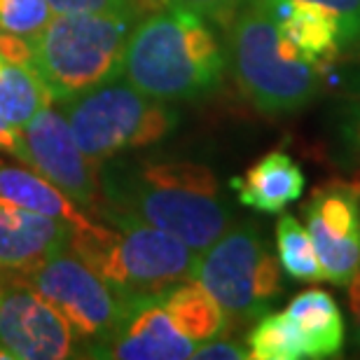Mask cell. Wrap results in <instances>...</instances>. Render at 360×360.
I'll return each instance as SVG.
<instances>
[{
    "label": "cell",
    "mask_w": 360,
    "mask_h": 360,
    "mask_svg": "<svg viewBox=\"0 0 360 360\" xmlns=\"http://www.w3.org/2000/svg\"><path fill=\"white\" fill-rule=\"evenodd\" d=\"M192 281L236 321H257L283 295V271L262 229L250 220L232 222L197 253Z\"/></svg>",
    "instance_id": "cell-7"
},
{
    "label": "cell",
    "mask_w": 360,
    "mask_h": 360,
    "mask_svg": "<svg viewBox=\"0 0 360 360\" xmlns=\"http://www.w3.org/2000/svg\"><path fill=\"white\" fill-rule=\"evenodd\" d=\"M283 40L300 59L309 61L323 73L335 66L349 49L347 26L340 14L307 0H260Z\"/></svg>",
    "instance_id": "cell-14"
},
{
    "label": "cell",
    "mask_w": 360,
    "mask_h": 360,
    "mask_svg": "<svg viewBox=\"0 0 360 360\" xmlns=\"http://www.w3.org/2000/svg\"><path fill=\"white\" fill-rule=\"evenodd\" d=\"M101 211L164 229L194 253L206 250L234 222V208L215 171L183 157H150L101 169L96 215Z\"/></svg>",
    "instance_id": "cell-1"
},
{
    "label": "cell",
    "mask_w": 360,
    "mask_h": 360,
    "mask_svg": "<svg viewBox=\"0 0 360 360\" xmlns=\"http://www.w3.org/2000/svg\"><path fill=\"white\" fill-rule=\"evenodd\" d=\"M250 360H309L304 335L288 311H267L246 337Z\"/></svg>",
    "instance_id": "cell-21"
},
{
    "label": "cell",
    "mask_w": 360,
    "mask_h": 360,
    "mask_svg": "<svg viewBox=\"0 0 360 360\" xmlns=\"http://www.w3.org/2000/svg\"><path fill=\"white\" fill-rule=\"evenodd\" d=\"M227 49L213 24L185 7L162 5L136 21L120 77L153 98L197 101L220 89Z\"/></svg>",
    "instance_id": "cell-2"
},
{
    "label": "cell",
    "mask_w": 360,
    "mask_h": 360,
    "mask_svg": "<svg viewBox=\"0 0 360 360\" xmlns=\"http://www.w3.org/2000/svg\"><path fill=\"white\" fill-rule=\"evenodd\" d=\"M227 70L250 105L269 117L304 110L326 87V73L292 52L260 0H243L229 21Z\"/></svg>",
    "instance_id": "cell-4"
},
{
    "label": "cell",
    "mask_w": 360,
    "mask_h": 360,
    "mask_svg": "<svg viewBox=\"0 0 360 360\" xmlns=\"http://www.w3.org/2000/svg\"><path fill=\"white\" fill-rule=\"evenodd\" d=\"M17 283L28 285L49 307H54L75 333L80 347L84 344L89 351L103 347L124 316L127 300L70 248L17 278Z\"/></svg>",
    "instance_id": "cell-8"
},
{
    "label": "cell",
    "mask_w": 360,
    "mask_h": 360,
    "mask_svg": "<svg viewBox=\"0 0 360 360\" xmlns=\"http://www.w3.org/2000/svg\"><path fill=\"white\" fill-rule=\"evenodd\" d=\"M21 131L28 150L26 167L45 176L84 213L96 215L103 167L77 146L63 112L54 103L42 108Z\"/></svg>",
    "instance_id": "cell-10"
},
{
    "label": "cell",
    "mask_w": 360,
    "mask_h": 360,
    "mask_svg": "<svg viewBox=\"0 0 360 360\" xmlns=\"http://www.w3.org/2000/svg\"><path fill=\"white\" fill-rule=\"evenodd\" d=\"M162 302L171 314V319L176 321V326L197 344V349L208 340L225 335L227 319L218 302L213 300V295L204 290L197 281L187 278L180 283L162 290Z\"/></svg>",
    "instance_id": "cell-18"
},
{
    "label": "cell",
    "mask_w": 360,
    "mask_h": 360,
    "mask_svg": "<svg viewBox=\"0 0 360 360\" xmlns=\"http://www.w3.org/2000/svg\"><path fill=\"white\" fill-rule=\"evenodd\" d=\"M304 171L283 150H274L260 157L241 176L229 180L241 206L257 213L276 215L302 199L304 194Z\"/></svg>",
    "instance_id": "cell-15"
},
{
    "label": "cell",
    "mask_w": 360,
    "mask_h": 360,
    "mask_svg": "<svg viewBox=\"0 0 360 360\" xmlns=\"http://www.w3.org/2000/svg\"><path fill=\"white\" fill-rule=\"evenodd\" d=\"M68 248L124 300L187 281L197 260L174 234L115 211H101L84 225L70 227Z\"/></svg>",
    "instance_id": "cell-3"
},
{
    "label": "cell",
    "mask_w": 360,
    "mask_h": 360,
    "mask_svg": "<svg viewBox=\"0 0 360 360\" xmlns=\"http://www.w3.org/2000/svg\"><path fill=\"white\" fill-rule=\"evenodd\" d=\"M139 12L54 14L28 42L31 66L54 101H68L120 75Z\"/></svg>",
    "instance_id": "cell-5"
},
{
    "label": "cell",
    "mask_w": 360,
    "mask_h": 360,
    "mask_svg": "<svg viewBox=\"0 0 360 360\" xmlns=\"http://www.w3.org/2000/svg\"><path fill=\"white\" fill-rule=\"evenodd\" d=\"M323 281L347 288L360 264V176L316 185L302 206Z\"/></svg>",
    "instance_id": "cell-9"
},
{
    "label": "cell",
    "mask_w": 360,
    "mask_h": 360,
    "mask_svg": "<svg viewBox=\"0 0 360 360\" xmlns=\"http://www.w3.org/2000/svg\"><path fill=\"white\" fill-rule=\"evenodd\" d=\"M56 14L77 12H139L148 14L162 7V0H47Z\"/></svg>",
    "instance_id": "cell-24"
},
{
    "label": "cell",
    "mask_w": 360,
    "mask_h": 360,
    "mask_svg": "<svg viewBox=\"0 0 360 360\" xmlns=\"http://www.w3.org/2000/svg\"><path fill=\"white\" fill-rule=\"evenodd\" d=\"M333 68H335V82L342 87L340 91L360 94V40L337 59Z\"/></svg>",
    "instance_id": "cell-26"
},
{
    "label": "cell",
    "mask_w": 360,
    "mask_h": 360,
    "mask_svg": "<svg viewBox=\"0 0 360 360\" xmlns=\"http://www.w3.org/2000/svg\"><path fill=\"white\" fill-rule=\"evenodd\" d=\"M0 199L12 201V204L28 208V211L49 215V218L63 220L70 227H80L91 218L75 201H70L59 187L26 164L0 160Z\"/></svg>",
    "instance_id": "cell-17"
},
{
    "label": "cell",
    "mask_w": 360,
    "mask_h": 360,
    "mask_svg": "<svg viewBox=\"0 0 360 360\" xmlns=\"http://www.w3.org/2000/svg\"><path fill=\"white\" fill-rule=\"evenodd\" d=\"M197 351L190 337L176 326L162 302V295H143L127 300L124 316L96 358L117 360H185Z\"/></svg>",
    "instance_id": "cell-12"
},
{
    "label": "cell",
    "mask_w": 360,
    "mask_h": 360,
    "mask_svg": "<svg viewBox=\"0 0 360 360\" xmlns=\"http://www.w3.org/2000/svg\"><path fill=\"white\" fill-rule=\"evenodd\" d=\"M307 3H316L340 14L344 26H347L349 47H354L360 40V0H307Z\"/></svg>",
    "instance_id": "cell-28"
},
{
    "label": "cell",
    "mask_w": 360,
    "mask_h": 360,
    "mask_svg": "<svg viewBox=\"0 0 360 360\" xmlns=\"http://www.w3.org/2000/svg\"><path fill=\"white\" fill-rule=\"evenodd\" d=\"M328 153L337 167L360 176V94L340 91L326 115Z\"/></svg>",
    "instance_id": "cell-20"
},
{
    "label": "cell",
    "mask_w": 360,
    "mask_h": 360,
    "mask_svg": "<svg viewBox=\"0 0 360 360\" xmlns=\"http://www.w3.org/2000/svg\"><path fill=\"white\" fill-rule=\"evenodd\" d=\"M54 14L47 0H0V33L31 42Z\"/></svg>",
    "instance_id": "cell-23"
},
{
    "label": "cell",
    "mask_w": 360,
    "mask_h": 360,
    "mask_svg": "<svg viewBox=\"0 0 360 360\" xmlns=\"http://www.w3.org/2000/svg\"><path fill=\"white\" fill-rule=\"evenodd\" d=\"M347 302H349V319H351V344L360 351V264L354 278L347 285Z\"/></svg>",
    "instance_id": "cell-30"
},
{
    "label": "cell",
    "mask_w": 360,
    "mask_h": 360,
    "mask_svg": "<svg viewBox=\"0 0 360 360\" xmlns=\"http://www.w3.org/2000/svg\"><path fill=\"white\" fill-rule=\"evenodd\" d=\"M0 153H7L10 157H14V160H19L21 164H28L24 131L7 124L3 117H0Z\"/></svg>",
    "instance_id": "cell-29"
},
{
    "label": "cell",
    "mask_w": 360,
    "mask_h": 360,
    "mask_svg": "<svg viewBox=\"0 0 360 360\" xmlns=\"http://www.w3.org/2000/svg\"><path fill=\"white\" fill-rule=\"evenodd\" d=\"M276 260L281 271L290 281H297V283L323 281V269L311 236L290 213H283L276 222Z\"/></svg>",
    "instance_id": "cell-22"
},
{
    "label": "cell",
    "mask_w": 360,
    "mask_h": 360,
    "mask_svg": "<svg viewBox=\"0 0 360 360\" xmlns=\"http://www.w3.org/2000/svg\"><path fill=\"white\" fill-rule=\"evenodd\" d=\"M61 112L77 146L98 164L155 146L180 124L176 108L139 91L120 75L63 101Z\"/></svg>",
    "instance_id": "cell-6"
},
{
    "label": "cell",
    "mask_w": 360,
    "mask_h": 360,
    "mask_svg": "<svg viewBox=\"0 0 360 360\" xmlns=\"http://www.w3.org/2000/svg\"><path fill=\"white\" fill-rule=\"evenodd\" d=\"M70 225L0 199V283L17 281L68 248Z\"/></svg>",
    "instance_id": "cell-13"
},
{
    "label": "cell",
    "mask_w": 360,
    "mask_h": 360,
    "mask_svg": "<svg viewBox=\"0 0 360 360\" xmlns=\"http://www.w3.org/2000/svg\"><path fill=\"white\" fill-rule=\"evenodd\" d=\"M0 35H3V33H0Z\"/></svg>",
    "instance_id": "cell-31"
},
{
    "label": "cell",
    "mask_w": 360,
    "mask_h": 360,
    "mask_svg": "<svg viewBox=\"0 0 360 360\" xmlns=\"http://www.w3.org/2000/svg\"><path fill=\"white\" fill-rule=\"evenodd\" d=\"M304 335L309 360L342 356L347 342V321L337 300L323 288H309L295 295L285 309Z\"/></svg>",
    "instance_id": "cell-16"
},
{
    "label": "cell",
    "mask_w": 360,
    "mask_h": 360,
    "mask_svg": "<svg viewBox=\"0 0 360 360\" xmlns=\"http://www.w3.org/2000/svg\"><path fill=\"white\" fill-rule=\"evenodd\" d=\"M80 342L40 295L17 281L0 283V358L63 360L80 356Z\"/></svg>",
    "instance_id": "cell-11"
},
{
    "label": "cell",
    "mask_w": 360,
    "mask_h": 360,
    "mask_svg": "<svg viewBox=\"0 0 360 360\" xmlns=\"http://www.w3.org/2000/svg\"><path fill=\"white\" fill-rule=\"evenodd\" d=\"M54 96L31 63L0 59V117L14 129H24Z\"/></svg>",
    "instance_id": "cell-19"
},
{
    "label": "cell",
    "mask_w": 360,
    "mask_h": 360,
    "mask_svg": "<svg viewBox=\"0 0 360 360\" xmlns=\"http://www.w3.org/2000/svg\"><path fill=\"white\" fill-rule=\"evenodd\" d=\"M164 5H176L185 7L199 17H204L206 21H211L213 26L227 28L229 21L234 19V14L239 12V7L243 5V0H162Z\"/></svg>",
    "instance_id": "cell-25"
},
{
    "label": "cell",
    "mask_w": 360,
    "mask_h": 360,
    "mask_svg": "<svg viewBox=\"0 0 360 360\" xmlns=\"http://www.w3.org/2000/svg\"><path fill=\"white\" fill-rule=\"evenodd\" d=\"M192 358L199 360H248V349L246 344L227 340V337H215V340L204 342L194 351Z\"/></svg>",
    "instance_id": "cell-27"
}]
</instances>
